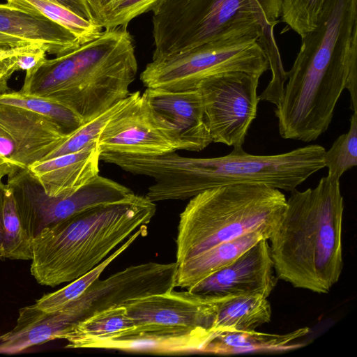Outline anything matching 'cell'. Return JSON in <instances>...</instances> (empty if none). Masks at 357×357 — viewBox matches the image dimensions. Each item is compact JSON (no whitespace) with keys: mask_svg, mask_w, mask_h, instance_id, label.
Segmentation results:
<instances>
[{"mask_svg":"<svg viewBox=\"0 0 357 357\" xmlns=\"http://www.w3.org/2000/svg\"><path fill=\"white\" fill-rule=\"evenodd\" d=\"M30 43H32L0 33V45H23Z\"/></svg>","mask_w":357,"mask_h":357,"instance_id":"38","label":"cell"},{"mask_svg":"<svg viewBox=\"0 0 357 357\" xmlns=\"http://www.w3.org/2000/svg\"><path fill=\"white\" fill-rule=\"evenodd\" d=\"M347 132L340 135L324 155L328 174L340 179L342 174L357 165V112H353Z\"/></svg>","mask_w":357,"mask_h":357,"instance_id":"29","label":"cell"},{"mask_svg":"<svg viewBox=\"0 0 357 357\" xmlns=\"http://www.w3.org/2000/svg\"><path fill=\"white\" fill-rule=\"evenodd\" d=\"M271 314V304L262 295L222 297L217 305L213 330L217 335L223 332L255 331L270 322Z\"/></svg>","mask_w":357,"mask_h":357,"instance_id":"20","label":"cell"},{"mask_svg":"<svg viewBox=\"0 0 357 357\" xmlns=\"http://www.w3.org/2000/svg\"><path fill=\"white\" fill-rule=\"evenodd\" d=\"M216 333L207 329L190 331L126 330L85 342L79 349L117 350L153 354L204 352Z\"/></svg>","mask_w":357,"mask_h":357,"instance_id":"16","label":"cell"},{"mask_svg":"<svg viewBox=\"0 0 357 357\" xmlns=\"http://www.w3.org/2000/svg\"><path fill=\"white\" fill-rule=\"evenodd\" d=\"M267 239H261L222 268L187 289L196 294L227 297L260 294L266 298L277 283Z\"/></svg>","mask_w":357,"mask_h":357,"instance_id":"14","label":"cell"},{"mask_svg":"<svg viewBox=\"0 0 357 357\" xmlns=\"http://www.w3.org/2000/svg\"><path fill=\"white\" fill-rule=\"evenodd\" d=\"M259 37H226L169 57L152 59L141 73L140 80L146 89L178 91L196 89L204 79L227 72L261 77L269 70V63Z\"/></svg>","mask_w":357,"mask_h":357,"instance_id":"8","label":"cell"},{"mask_svg":"<svg viewBox=\"0 0 357 357\" xmlns=\"http://www.w3.org/2000/svg\"><path fill=\"white\" fill-rule=\"evenodd\" d=\"M266 22L275 26L282 15V0H259Z\"/></svg>","mask_w":357,"mask_h":357,"instance_id":"35","label":"cell"},{"mask_svg":"<svg viewBox=\"0 0 357 357\" xmlns=\"http://www.w3.org/2000/svg\"><path fill=\"white\" fill-rule=\"evenodd\" d=\"M274 25L264 24L258 38L267 56L269 69L271 70V79L264 91L258 96L259 100L267 101L275 106L279 103L287 80V71H285L278 47L274 37Z\"/></svg>","mask_w":357,"mask_h":357,"instance_id":"30","label":"cell"},{"mask_svg":"<svg viewBox=\"0 0 357 357\" xmlns=\"http://www.w3.org/2000/svg\"><path fill=\"white\" fill-rule=\"evenodd\" d=\"M142 95L174 130L180 150L201 151L213 142L198 89L178 91L146 89Z\"/></svg>","mask_w":357,"mask_h":357,"instance_id":"15","label":"cell"},{"mask_svg":"<svg viewBox=\"0 0 357 357\" xmlns=\"http://www.w3.org/2000/svg\"><path fill=\"white\" fill-rule=\"evenodd\" d=\"M259 77L231 71L209 77L199 83L197 89L213 142L243 147L257 116Z\"/></svg>","mask_w":357,"mask_h":357,"instance_id":"10","label":"cell"},{"mask_svg":"<svg viewBox=\"0 0 357 357\" xmlns=\"http://www.w3.org/2000/svg\"><path fill=\"white\" fill-rule=\"evenodd\" d=\"M8 4L40 14L73 33L81 44L98 37L102 29L49 0H6Z\"/></svg>","mask_w":357,"mask_h":357,"instance_id":"25","label":"cell"},{"mask_svg":"<svg viewBox=\"0 0 357 357\" xmlns=\"http://www.w3.org/2000/svg\"><path fill=\"white\" fill-rule=\"evenodd\" d=\"M357 0H326L301 45L274 110L281 137L309 142L325 132L346 89Z\"/></svg>","mask_w":357,"mask_h":357,"instance_id":"1","label":"cell"},{"mask_svg":"<svg viewBox=\"0 0 357 357\" xmlns=\"http://www.w3.org/2000/svg\"><path fill=\"white\" fill-rule=\"evenodd\" d=\"M92 22L102 29L128 26L142 14L153 10L161 0H85Z\"/></svg>","mask_w":357,"mask_h":357,"instance_id":"26","label":"cell"},{"mask_svg":"<svg viewBox=\"0 0 357 357\" xmlns=\"http://www.w3.org/2000/svg\"><path fill=\"white\" fill-rule=\"evenodd\" d=\"M6 185L13 192L21 223L33 239L45 227L89 208L121 202L135 194L99 174L78 189L50 196L29 169H14Z\"/></svg>","mask_w":357,"mask_h":357,"instance_id":"9","label":"cell"},{"mask_svg":"<svg viewBox=\"0 0 357 357\" xmlns=\"http://www.w3.org/2000/svg\"><path fill=\"white\" fill-rule=\"evenodd\" d=\"M38 47L43 46L35 43L23 45H0V60L29 52Z\"/></svg>","mask_w":357,"mask_h":357,"instance_id":"37","label":"cell"},{"mask_svg":"<svg viewBox=\"0 0 357 357\" xmlns=\"http://www.w3.org/2000/svg\"><path fill=\"white\" fill-rule=\"evenodd\" d=\"M309 333L302 328L283 335L251 331L223 332L206 347L205 353L231 354L253 351H280L291 349L294 341Z\"/></svg>","mask_w":357,"mask_h":357,"instance_id":"22","label":"cell"},{"mask_svg":"<svg viewBox=\"0 0 357 357\" xmlns=\"http://www.w3.org/2000/svg\"><path fill=\"white\" fill-rule=\"evenodd\" d=\"M46 53L44 47H38L19 55L17 61L18 70H25L26 74L29 73L46 59Z\"/></svg>","mask_w":357,"mask_h":357,"instance_id":"33","label":"cell"},{"mask_svg":"<svg viewBox=\"0 0 357 357\" xmlns=\"http://www.w3.org/2000/svg\"><path fill=\"white\" fill-rule=\"evenodd\" d=\"M286 206L280 190L262 184L223 185L199 193L180 213L176 262L253 231L268 239Z\"/></svg>","mask_w":357,"mask_h":357,"instance_id":"6","label":"cell"},{"mask_svg":"<svg viewBox=\"0 0 357 357\" xmlns=\"http://www.w3.org/2000/svg\"><path fill=\"white\" fill-rule=\"evenodd\" d=\"M346 89L350 95V109L353 112H357V36L352 43Z\"/></svg>","mask_w":357,"mask_h":357,"instance_id":"32","label":"cell"},{"mask_svg":"<svg viewBox=\"0 0 357 357\" xmlns=\"http://www.w3.org/2000/svg\"><path fill=\"white\" fill-rule=\"evenodd\" d=\"M133 326L126 307L123 304L116 305L96 312L71 325L56 339L66 340L68 343L65 348L79 349L85 342L107 337Z\"/></svg>","mask_w":357,"mask_h":357,"instance_id":"23","label":"cell"},{"mask_svg":"<svg viewBox=\"0 0 357 357\" xmlns=\"http://www.w3.org/2000/svg\"><path fill=\"white\" fill-rule=\"evenodd\" d=\"M156 211L146 196L135 195L97 206L43 229L31 241V273L41 285L55 287L84 275Z\"/></svg>","mask_w":357,"mask_h":357,"instance_id":"5","label":"cell"},{"mask_svg":"<svg viewBox=\"0 0 357 357\" xmlns=\"http://www.w3.org/2000/svg\"><path fill=\"white\" fill-rule=\"evenodd\" d=\"M0 33L40 45L56 56L81 45L73 33L57 23L7 3H0Z\"/></svg>","mask_w":357,"mask_h":357,"instance_id":"18","label":"cell"},{"mask_svg":"<svg viewBox=\"0 0 357 357\" xmlns=\"http://www.w3.org/2000/svg\"><path fill=\"white\" fill-rule=\"evenodd\" d=\"M0 103L24 108L40 114L57 125L66 135L76 130L84 121L66 106L39 96L17 92L0 93Z\"/></svg>","mask_w":357,"mask_h":357,"instance_id":"27","label":"cell"},{"mask_svg":"<svg viewBox=\"0 0 357 357\" xmlns=\"http://www.w3.org/2000/svg\"><path fill=\"white\" fill-rule=\"evenodd\" d=\"M70 10L77 15L91 22V17L85 0H49Z\"/></svg>","mask_w":357,"mask_h":357,"instance_id":"36","label":"cell"},{"mask_svg":"<svg viewBox=\"0 0 357 357\" xmlns=\"http://www.w3.org/2000/svg\"><path fill=\"white\" fill-rule=\"evenodd\" d=\"M326 0H282V21L301 37L314 30Z\"/></svg>","mask_w":357,"mask_h":357,"instance_id":"31","label":"cell"},{"mask_svg":"<svg viewBox=\"0 0 357 357\" xmlns=\"http://www.w3.org/2000/svg\"><path fill=\"white\" fill-rule=\"evenodd\" d=\"M289 192L268 239L275 273L294 287L328 293L343 268L340 178L328 174L314 188Z\"/></svg>","mask_w":357,"mask_h":357,"instance_id":"2","label":"cell"},{"mask_svg":"<svg viewBox=\"0 0 357 357\" xmlns=\"http://www.w3.org/2000/svg\"><path fill=\"white\" fill-rule=\"evenodd\" d=\"M138 69L127 26L44 59L25 75L20 91L59 102L87 121L126 98Z\"/></svg>","mask_w":357,"mask_h":357,"instance_id":"4","label":"cell"},{"mask_svg":"<svg viewBox=\"0 0 357 357\" xmlns=\"http://www.w3.org/2000/svg\"><path fill=\"white\" fill-rule=\"evenodd\" d=\"M101 153L157 155L180 150L174 130L139 93L107 122L98 138Z\"/></svg>","mask_w":357,"mask_h":357,"instance_id":"11","label":"cell"},{"mask_svg":"<svg viewBox=\"0 0 357 357\" xmlns=\"http://www.w3.org/2000/svg\"><path fill=\"white\" fill-rule=\"evenodd\" d=\"M261 239L253 231L211 247L178 264L176 287L188 289L222 268ZM268 240V239H267Z\"/></svg>","mask_w":357,"mask_h":357,"instance_id":"19","label":"cell"},{"mask_svg":"<svg viewBox=\"0 0 357 357\" xmlns=\"http://www.w3.org/2000/svg\"><path fill=\"white\" fill-rule=\"evenodd\" d=\"M19 55L0 60V93L6 92L9 79L15 71L19 70L17 64Z\"/></svg>","mask_w":357,"mask_h":357,"instance_id":"34","label":"cell"},{"mask_svg":"<svg viewBox=\"0 0 357 357\" xmlns=\"http://www.w3.org/2000/svg\"><path fill=\"white\" fill-rule=\"evenodd\" d=\"M68 135L40 114L0 103V165L29 169L43 160Z\"/></svg>","mask_w":357,"mask_h":357,"instance_id":"13","label":"cell"},{"mask_svg":"<svg viewBox=\"0 0 357 357\" xmlns=\"http://www.w3.org/2000/svg\"><path fill=\"white\" fill-rule=\"evenodd\" d=\"M325 151L318 144L268 155L250 154L243 147L214 158L185 157L174 151L137 156L134 172L154 180L146 195L153 202L185 200L208 189L236 184H262L291 192L325 167Z\"/></svg>","mask_w":357,"mask_h":357,"instance_id":"3","label":"cell"},{"mask_svg":"<svg viewBox=\"0 0 357 357\" xmlns=\"http://www.w3.org/2000/svg\"><path fill=\"white\" fill-rule=\"evenodd\" d=\"M146 230V225L141 226L128 237V240L119 248L95 268L76 280L70 282V284L64 287L43 295L33 305L45 312H53L62 309L70 302L78 298L96 280L99 279L101 273L107 266L126 251L139 236L145 234Z\"/></svg>","mask_w":357,"mask_h":357,"instance_id":"24","label":"cell"},{"mask_svg":"<svg viewBox=\"0 0 357 357\" xmlns=\"http://www.w3.org/2000/svg\"><path fill=\"white\" fill-rule=\"evenodd\" d=\"M100 153L97 140L78 152L38 162L29 169L47 195L59 196L78 189L99 174Z\"/></svg>","mask_w":357,"mask_h":357,"instance_id":"17","label":"cell"},{"mask_svg":"<svg viewBox=\"0 0 357 357\" xmlns=\"http://www.w3.org/2000/svg\"><path fill=\"white\" fill-rule=\"evenodd\" d=\"M139 93V91L130 93L126 98L106 111L84 122L76 130L68 135L62 143L49 153L43 160L78 152L97 141L102 130L112 116L132 102Z\"/></svg>","mask_w":357,"mask_h":357,"instance_id":"28","label":"cell"},{"mask_svg":"<svg viewBox=\"0 0 357 357\" xmlns=\"http://www.w3.org/2000/svg\"><path fill=\"white\" fill-rule=\"evenodd\" d=\"M152 24L158 59L226 37L259 36L268 23L259 0H161Z\"/></svg>","mask_w":357,"mask_h":357,"instance_id":"7","label":"cell"},{"mask_svg":"<svg viewBox=\"0 0 357 357\" xmlns=\"http://www.w3.org/2000/svg\"><path fill=\"white\" fill-rule=\"evenodd\" d=\"M14 169L0 165V259L31 260L32 239L21 223L12 190L3 182Z\"/></svg>","mask_w":357,"mask_h":357,"instance_id":"21","label":"cell"},{"mask_svg":"<svg viewBox=\"0 0 357 357\" xmlns=\"http://www.w3.org/2000/svg\"><path fill=\"white\" fill-rule=\"evenodd\" d=\"M221 298L174 289L134 298L123 304L134 326L131 331L213 330ZM217 335V334H216Z\"/></svg>","mask_w":357,"mask_h":357,"instance_id":"12","label":"cell"}]
</instances>
